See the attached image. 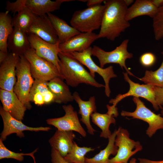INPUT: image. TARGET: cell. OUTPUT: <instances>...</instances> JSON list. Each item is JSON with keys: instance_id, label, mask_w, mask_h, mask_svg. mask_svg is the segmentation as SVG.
<instances>
[{"instance_id": "4dcf8cb0", "label": "cell", "mask_w": 163, "mask_h": 163, "mask_svg": "<svg viewBox=\"0 0 163 163\" xmlns=\"http://www.w3.org/2000/svg\"><path fill=\"white\" fill-rule=\"evenodd\" d=\"M3 141L0 139V159L12 158L19 161H22L24 160V156H29L33 158L34 163H36L34 154L37 151L36 149L33 152L28 153H16L10 150L5 145Z\"/></svg>"}, {"instance_id": "83f0119b", "label": "cell", "mask_w": 163, "mask_h": 163, "mask_svg": "<svg viewBox=\"0 0 163 163\" xmlns=\"http://www.w3.org/2000/svg\"><path fill=\"white\" fill-rule=\"evenodd\" d=\"M37 15L27 7L16 14L12 18L14 27L19 28L26 32L31 25Z\"/></svg>"}, {"instance_id": "b9f144b4", "label": "cell", "mask_w": 163, "mask_h": 163, "mask_svg": "<svg viewBox=\"0 0 163 163\" xmlns=\"http://www.w3.org/2000/svg\"><path fill=\"white\" fill-rule=\"evenodd\" d=\"M153 5L158 8L163 6V0H151Z\"/></svg>"}, {"instance_id": "d590c367", "label": "cell", "mask_w": 163, "mask_h": 163, "mask_svg": "<svg viewBox=\"0 0 163 163\" xmlns=\"http://www.w3.org/2000/svg\"><path fill=\"white\" fill-rule=\"evenodd\" d=\"M154 91L156 102L160 108L163 105V87L154 86Z\"/></svg>"}, {"instance_id": "ee69618b", "label": "cell", "mask_w": 163, "mask_h": 163, "mask_svg": "<svg viewBox=\"0 0 163 163\" xmlns=\"http://www.w3.org/2000/svg\"><path fill=\"white\" fill-rule=\"evenodd\" d=\"M124 1L127 7L134 2V0H124Z\"/></svg>"}, {"instance_id": "277c9868", "label": "cell", "mask_w": 163, "mask_h": 163, "mask_svg": "<svg viewBox=\"0 0 163 163\" xmlns=\"http://www.w3.org/2000/svg\"><path fill=\"white\" fill-rule=\"evenodd\" d=\"M17 78L13 91L26 108L30 110L32 106L30 93L34 82L30 71L29 62L23 55L20 56L16 68Z\"/></svg>"}, {"instance_id": "e575fe53", "label": "cell", "mask_w": 163, "mask_h": 163, "mask_svg": "<svg viewBox=\"0 0 163 163\" xmlns=\"http://www.w3.org/2000/svg\"><path fill=\"white\" fill-rule=\"evenodd\" d=\"M141 64L145 67L151 66L156 60L155 55L151 52H146L142 54L139 59Z\"/></svg>"}, {"instance_id": "6da1fadb", "label": "cell", "mask_w": 163, "mask_h": 163, "mask_svg": "<svg viewBox=\"0 0 163 163\" xmlns=\"http://www.w3.org/2000/svg\"><path fill=\"white\" fill-rule=\"evenodd\" d=\"M105 8L98 39L114 40L130 26L126 18L128 7L124 0L104 1Z\"/></svg>"}, {"instance_id": "7c38bea8", "label": "cell", "mask_w": 163, "mask_h": 163, "mask_svg": "<svg viewBox=\"0 0 163 163\" xmlns=\"http://www.w3.org/2000/svg\"><path fill=\"white\" fill-rule=\"evenodd\" d=\"M0 114L3 123V128L1 134L0 139L3 141L6 139L8 136L12 133H15L19 137L22 138L24 136L23 133L24 131H48L51 129L50 127H33L27 126L21 121L12 117L5 111L2 107H0Z\"/></svg>"}, {"instance_id": "e0dca14e", "label": "cell", "mask_w": 163, "mask_h": 163, "mask_svg": "<svg viewBox=\"0 0 163 163\" xmlns=\"http://www.w3.org/2000/svg\"><path fill=\"white\" fill-rule=\"evenodd\" d=\"M0 99L5 111L19 120L23 119L27 109L14 91L0 89Z\"/></svg>"}, {"instance_id": "ac0fdd59", "label": "cell", "mask_w": 163, "mask_h": 163, "mask_svg": "<svg viewBox=\"0 0 163 163\" xmlns=\"http://www.w3.org/2000/svg\"><path fill=\"white\" fill-rule=\"evenodd\" d=\"M108 111L106 113L97 112L92 113L91 116L92 122L101 130L100 136L101 138L108 139L112 134L109 129L111 124H115L114 117L118 115L117 108L116 107L107 105Z\"/></svg>"}, {"instance_id": "52a82bcc", "label": "cell", "mask_w": 163, "mask_h": 163, "mask_svg": "<svg viewBox=\"0 0 163 163\" xmlns=\"http://www.w3.org/2000/svg\"><path fill=\"white\" fill-rule=\"evenodd\" d=\"M115 144L118 147L117 153L109 159V163H127L132 156L142 149L140 143L131 139L128 130L121 127L117 130Z\"/></svg>"}, {"instance_id": "5bb4252c", "label": "cell", "mask_w": 163, "mask_h": 163, "mask_svg": "<svg viewBox=\"0 0 163 163\" xmlns=\"http://www.w3.org/2000/svg\"><path fill=\"white\" fill-rule=\"evenodd\" d=\"M20 56L15 53H9L0 66V89L13 91L17 80L16 68Z\"/></svg>"}, {"instance_id": "f35d334b", "label": "cell", "mask_w": 163, "mask_h": 163, "mask_svg": "<svg viewBox=\"0 0 163 163\" xmlns=\"http://www.w3.org/2000/svg\"><path fill=\"white\" fill-rule=\"evenodd\" d=\"M44 103L49 104L54 102V96L53 93L49 90L43 95Z\"/></svg>"}, {"instance_id": "d6a6232c", "label": "cell", "mask_w": 163, "mask_h": 163, "mask_svg": "<svg viewBox=\"0 0 163 163\" xmlns=\"http://www.w3.org/2000/svg\"><path fill=\"white\" fill-rule=\"evenodd\" d=\"M48 82L43 80L35 79L31 88L30 93V100L32 102L34 95L37 93H40L43 95L49 90Z\"/></svg>"}, {"instance_id": "f6af8a7d", "label": "cell", "mask_w": 163, "mask_h": 163, "mask_svg": "<svg viewBox=\"0 0 163 163\" xmlns=\"http://www.w3.org/2000/svg\"><path fill=\"white\" fill-rule=\"evenodd\" d=\"M136 159L134 158H132L129 162V163H137Z\"/></svg>"}, {"instance_id": "3957f363", "label": "cell", "mask_w": 163, "mask_h": 163, "mask_svg": "<svg viewBox=\"0 0 163 163\" xmlns=\"http://www.w3.org/2000/svg\"><path fill=\"white\" fill-rule=\"evenodd\" d=\"M105 6L100 5L76 11L70 21L71 26L81 33L92 32L100 28Z\"/></svg>"}, {"instance_id": "4316f807", "label": "cell", "mask_w": 163, "mask_h": 163, "mask_svg": "<svg viewBox=\"0 0 163 163\" xmlns=\"http://www.w3.org/2000/svg\"><path fill=\"white\" fill-rule=\"evenodd\" d=\"M117 132L115 129L108 139V143L105 149L92 158L85 157V163H109L110 156H115L117 153L118 147L115 144Z\"/></svg>"}, {"instance_id": "60d3db41", "label": "cell", "mask_w": 163, "mask_h": 163, "mask_svg": "<svg viewBox=\"0 0 163 163\" xmlns=\"http://www.w3.org/2000/svg\"><path fill=\"white\" fill-rule=\"evenodd\" d=\"M139 162L137 163H163V160L155 161L145 158H138Z\"/></svg>"}, {"instance_id": "9a60e30c", "label": "cell", "mask_w": 163, "mask_h": 163, "mask_svg": "<svg viewBox=\"0 0 163 163\" xmlns=\"http://www.w3.org/2000/svg\"><path fill=\"white\" fill-rule=\"evenodd\" d=\"M27 34H35L52 44H55L58 41L56 31L47 14L37 16L27 30Z\"/></svg>"}, {"instance_id": "9c48e42d", "label": "cell", "mask_w": 163, "mask_h": 163, "mask_svg": "<svg viewBox=\"0 0 163 163\" xmlns=\"http://www.w3.org/2000/svg\"><path fill=\"white\" fill-rule=\"evenodd\" d=\"M92 49V47L90 46L82 52H74L71 54L83 65L88 69L90 74L94 78L95 73H98L102 77L105 84V94L109 97L111 93L109 85L110 81L111 78L116 77L117 75L114 73L112 66L103 68L94 63L91 57Z\"/></svg>"}, {"instance_id": "7dc6e473", "label": "cell", "mask_w": 163, "mask_h": 163, "mask_svg": "<svg viewBox=\"0 0 163 163\" xmlns=\"http://www.w3.org/2000/svg\"><path fill=\"white\" fill-rule=\"evenodd\" d=\"M78 1H80V2H87V0H78Z\"/></svg>"}, {"instance_id": "ab89813d", "label": "cell", "mask_w": 163, "mask_h": 163, "mask_svg": "<svg viewBox=\"0 0 163 163\" xmlns=\"http://www.w3.org/2000/svg\"><path fill=\"white\" fill-rule=\"evenodd\" d=\"M104 1L103 0H88L87 2V5L89 7L100 5Z\"/></svg>"}, {"instance_id": "484cf974", "label": "cell", "mask_w": 163, "mask_h": 163, "mask_svg": "<svg viewBox=\"0 0 163 163\" xmlns=\"http://www.w3.org/2000/svg\"><path fill=\"white\" fill-rule=\"evenodd\" d=\"M9 12L0 13V51L8 53L7 42L8 38L12 33L14 27L12 18Z\"/></svg>"}, {"instance_id": "7a4b0ae2", "label": "cell", "mask_w": 163, "mask_h": 163, "mask_svg": "<svg viewBox=\"0 0 163 163\" xmlns=\"http://www.w3.org/2000/svg\"><path fill=\"white\" fill-rule=\"evenodd\" d=\"M59 72L61 78L66 80L68 86L77 87L84 83L99 88L105 85L97 82L83 65L71 54L60 52Z\"/></svg>"}, {"instance_id": "1f68e13d", "label": "cell", "mask_w": 163, "mask_h": 163, "mask_svg": "<svg viewBox=\"0 0 163 163\" xmlns=\"http://www.w3.org/2000/svg\"><path fill=\"white\" fill-rule=\"evenodd\" d=\"M152 19L155 38L156 40H159L163 38V6L158 8Z\"/></svg>"}, {"instance_id": "f1b7e54d", "label": "cell", "mask_w": 163, "mask_h": 163, "mask_svg": "<svg viewBox=\"0 0 163 163\" xmlns=\"http://www.w3.org/2000/svg\"><path fill=\"white\" fill-rule=\"evenodd\" d=\"M94 150L91 147H80L74 142L72 150L64 158L69 163H85V155Z\"/></svg>"}, {"instance_id": "603a6c76", "label": "cell", "mask_w": 163, "mask_h": 163, "mask_svg": "<svg viewBox=\"0 0 163 163\" xmlns=\"http://www.w3.org/2000/svg\"><path fill=\"white\" fill-rule=\"evenodd\" d=\"M48 87L54 95V102L66 104L74 100L68 85L60 77L55 78L48 82Z\"/></svg>"}, {"instance_id": "ba28073f", "label": "cell", "mask_w": 163, "mask_h": 163, "mask_svg": "<svg viewBox=\"0 0 163 163\" xmlns=\"http://www.w3.org/2000/svg\"><path fill=\"white\" fill-rule=\"evenodd\" d=\"M133 100L136 105L135 110L133 112L122 110L121 113L122 116L131 117L147 123L149 127L146 133L150 138L158 130L163 129V117L161 114H157L148 109L139 97H134Z\"/></svg>"}, {"instance_id": "8d00e7d4", "label": "cell", "mask_w": 163, "mask_h": 163, "mask_svg": "<svg viewBox=\"0 0 163 163\" xmlns=\"http://www.w3.org/2000/svg\"><path fill=\"white\" fill-rule=\"evenodd\" d=\"M52 163H69L59 153L53 148H52L51 153Z\"/></svg>"}, {"instance_id": "f546056e", "label": "cell", "mask_w": 163, "mask_h": 163, "mask_svg": "<svg viewBox=\"0 0 163 163\" xmlns=\"http://www.w3.org/2000/svg\"><path fill=\"white\" fill-rule=\"evenodd\" d=\"M139 79L146 84L163 87V59L160 66L157 70L154 71L146 70L144 77Z\"/></svg>"}, {"instance_id": "74e56055", "label": "cell", "mask_w": 163, "mask_h": 163, "mask_svg": "<svg viewBox=\"0 0 163 163\" xmlns=\"http://www.w3.org/2000/svg\"><path fill=\"white\" fill-rule=\"evenodd\" d=\"M38 105H42L44 104L43 97L40 93L35 94L33 98L32 101Z\"/></svg>"}, {"instance_id": "7bdbcfd3", "label": "cell", "mask_w": 163, "mask_h": 163, "mask_svg": "<svg viewBox=\"0 0 163 163\" xmlns=\"http://www.w3.org/2000/svg\"><path fill=\"white\" fill-rule=\"evenodd\" d=\"M8 53H6L0 51V64L2 63L5 60Z\"/></svg>"}, {"instance_id": "5b68a950", "label": "cell", "mask_w": 163, "mask_h": 163, "mask_svg": "<svg viewBox=\"0 0 163 163\" xmlns=\"http://www.w3.org/2000/svg\"><path fill=\"white\" fill-rule=\"evenodd\" d=\"M129 42L128 39H125L114 50L108 52L105 51L98 46L94 45L92 47V55L98 59L100 67L102 68H103L107 64H117L122 69L124 68L129 75L135 77L126 65V60L133 57V54L127 50Z\"/></svg>"}, {"instance_id": "bcb514c9", "label": "cell", "mask_w": 163, "mask_h": 163, "mask_svg": "<svg viewBox=\"0 0 163 163\" xmlns=\"http://www.w3.org/2000/svg\"><path fill=\"white\" fill-rule=\"evenodd\" d=\"M161 115L163 117V107H162L161 109Z\"/></svg>"}, {"instance_id": "8992f818", "label": "cell", "mask_w": 163, "mask_h": 163, "mask_svg": "<svg viewBox=\"0 0 163 163\" xmlns=\"http://www.w3.org/2000/svg\"><path fill=\"white\" fill-rule=\"evenodd\" d=\"M23 56L29 62L31 73L35 79L49 82L55 78H61L57 68L52 63L38 56L32 47Z\"/></svg>"}, {"instance_id": "4fadbf2b", "label": "cell", "mask_w": 163, "mask_h": 163, "mask_svg": "<svg viewBox=\"0 0 163 163\" xmlns=\"http://www.w3.org/2000/svg\"><path fill=\"white\" fill-rule=\"evenodd\" d=\"M27 35L31 46L36 54L39 57L52 63L59 71V41L58 40L55 44H52L43 40L35 34Z\"/></svg>"}, {"instance_id": "2e32d148", "label": "cell", "mask_w": 163, "mask_h": 163, "mask_svg": "<svg viewBox=\"0 0 163 163\" xmlns=\"http://www.w3.org/2000/svg\"><path fill=\"white\" fill-rule=\"evenodd\" d=\"M98 39V34L93 32L80 33L65 42L60 43V52L71 53L74 52H81L90 47Z\"/></svg>"}, {"instance_id": "d4e9b609", "label": "cell", "mask_w": 163, "mask_h": 163, "mask_svg": "<svg viewBox=\"0 0 163 163\" xmlns=\"http://www.w3.org/2000/svg\"><path fill=\"white\" fill-rule=\"evenodd\" d=\"M47 15L56 31L60 43L65 42L81 33L57 16L51 13Z\"/></svg>"}, {"instance_id": "d6986e66", "label": "cell", "mask_w": 163, "mask_h": 163, "mask_svg": "<svg viewBox=\"0 0 163 163\" xmlns=\"http://www.w3.org/2000/svg\"><path fill=\"white\" fill-rule=\"evenodd\" d=\"M73 95L74 100L79 108L78 113L81 115L80 121L86 126L88 133L91 135H94L96 131L91 124L90 117L92 113L97 112L95 97L91 96L88 101H85L81 99L77 92H75Z\"/></svg>"}, {"instance_id": "44dd1931", "label": "cell", "mask_w": 163, "mask_h": 163, "mask_svg": "<svg viewBox=\"0 0 163 163\" xmlns=\"http://www.w3.org/2000/svg\"><path fill=\"white\" fill-rule=\"evenodd\" d=\"M7 42V48L10 53L20 56L31 48L27 34L20 29L14 27Z\"/></svg>"}, {"instance_id": "30bf717a", "label": "cell", "mask_w": 163, "mask_h": 163, "mask_svg": "<svg viewBox=\"0 0 163 163\" xmlns=\"http://www.w3.org/2000/svg\"><path fill=\"white\" fill-rule=\"evenodd\" d=\"M62 108L65 112L63 116L47 119L46 123L54 126L57 130L74 131L82 137H86L87 133L81 125L77 112L74 110L73 106L71 104L63 105Z\"/></svg>"}, {"instance_id": "8fae6325", "label": "cell", "mask_w": 163, "mask_h": 163, "mask_svg": "<svg viewBox=\"0 0 163 163\" xmlns=\"http://www.w3.org/2000/svg\"><path fill=\"white\" fill-rule=\"evenodd\" d=\"M125 81L129 84V89L126 93L118 94L114 99H111L109 103L112 104V106L116 107L117 104L122 100L129 96L141 97L146 99L152 104L154 109L158 110L159 107L155 101L154 86L149 84L140 85L132 81L128 76L127 72H123Z\"/></svg>"}, {"instance_id": "cb8c5ba5", "label": "cell", "mask_w": 163, "mask_h": 163, "mask_svg": "<svg viewBox=\"0 0 163 163\" xmlns=\"http://www.w3.org/2000/svg\"><path fill=\"white\" fill-rule=\"evenodd\" d=\"M73 0H27L26 6L35 15L43 16L60 9L62 3Z\"/></svg>"}, {"instance_id": "c3c4849f", "label": "cell", "mask_w": 163, "mask_h": 163, "mask_svg": "<svg viewBox=\"0 0 163 163\" xmlns=\"http://www.w3.org/2000/svg\"><path fill=\"white\" fill-rule=\"evenodd\" d=\"M161 54L163 55V51L161 52Z\"/></svg>"}, {"instance_id": "ffe728a7", "label": "cell", "mask_w": 163, "mask_h": 163, "mask_svg": "<svg viewBox=\"0 0 163 163\" xmlns=\"http://www.w3.org/2000/svg\"><path fill=\"white\" fill-rule=\"evenodd\" d=\"M75 137L73 131L57 129L49 142L52 148L58 151L64 157L72 150Z\"/></svg>"}, {"instance_id": "7402d4cb", "label": "cell", "mask_w": 163, "mask_h": 163, "mask_svg": "<svg viewBox=\"0 0 163 163\" xmlns=\"http://www.w3.org/2000/svg\"><path fill=\"white\" fill-rule=\"evenodd\" d=\"M158 9L151 0H136L130 7L128 8L126 18L129 21L136 17L144 15L153 18Z\"/></svg>"}, {"instance_id": "836d02e7", "label": "cell", "mask_w": 163, "mask_h": 163, "mask_svg": "<svg viewBox=\"0 0 163 163\" xmlns=\"http://www.w3.org/2000/svg\"><path fill=\"white\" fill-rule=\"evenodd\" d=\"M27 0H17L13 2L8 1L6 2L5 9L6 11L11 12L14 14L20 12L26 7Z\"/></svg>"}]
</instances>
